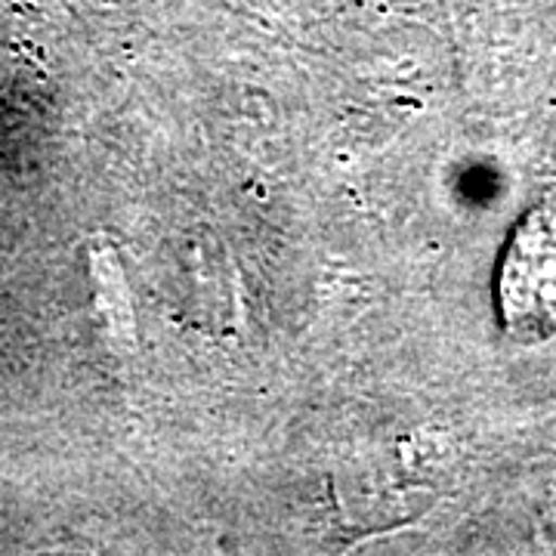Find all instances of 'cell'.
<instances>
[{"mask_svg": "<svg viewBox=\"0 0 556 556\" xmlns=\"http://www.w3.org/2000/svg\"><path fill=\"white\" fill-rule=\"evenodd\" d=\"M501 316L519 340L556 334V204H547L519 223L504 254Z\"/></svg>", "mask_w": 556, "mask_h": 556, "instance_id": "6da1fadb", "label": "cell"}]
</instances>
